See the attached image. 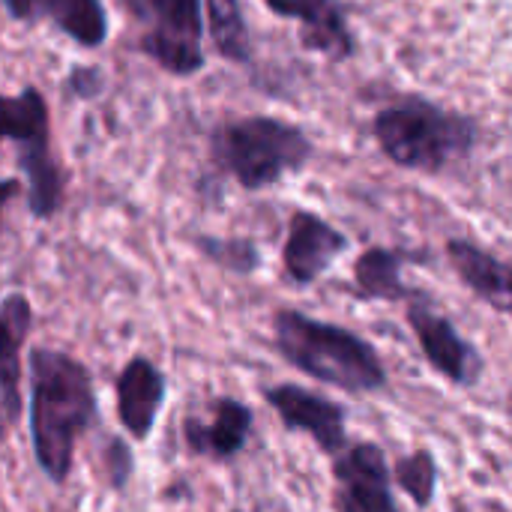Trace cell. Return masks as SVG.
Listing matches in <instances>:
<instances>
[{
    "label": "cell",
    "mask_w": 512,
    "mask_h": 512,
    "mask_svg": "<svg viewBox=\"0 0 512 512\" xmlns=\"http://www.w3.org/2000/svg\"><path fill=\"white\" fill-rule=\"evenodd\" d=\"M372 135L390 162L438 174L477 147L480 126L474 117L456 114L420 93H405L375 114Z\"/></svg>",
    "instance_id": "cell-3"
},
{
    "label": "cell",
    "mask_w": 512,
    "mask_h": 512,
    "mask_svg": "<svg viewBox=\"0 0 512 512\" xmlns=\"http://www.w3.org/2000/svg\"><path fill=\"white\" fill-rule=\"evenodd\" d=\"M210 159L240 189L261 192L288 174H300L315 159V144L297 123L252 114L216 123L210 132Z\"/></svg>",
    "instance_id": "cell-4"
},
{
    "label": "cell",
    "mask_w": 512,
    "mask_h": 512,
    "mask_svg": "<svg viewBox=\"0 0 512 512\" xmlns=\"http://www.w3.org/2000/svg\"><path fill=\"white\" fill-rule=\"evenodd\" d=\"M27 363L33 456L45 480L63 486L75 465L78 438L99 417L93 375L78 357L57 348H33Z\"/></svg>",
    "instance_id": "cell-1"
},
{
    "label": "cell",
    "mask_w": 512,
    "mask_h": 512,
    "mask_svg": "<svg viewBox=\"0 0 512 512\" xmlns=\"http://www.w3.org/2000/svg\"><path fill=\"white\" fill-rule=\"evenodd\" d=\"M21 189H24V183H21L18 177H3V180H0V210H3Z\"/></svg>",
    "instance_id": "cell-24"
},
{
    "label": "cell",
    "mask_w": 512,
    "mask_h": 512,
    "mask_svg": "<svg viewBox=\"0 0 512 512\" xmlns=\"http://www.w3.org/2000/svg\"><path fill=\"white\" fill-rule=\"evenodd\" d=\"M417 255L402 252V249H387V246H369L357 261H354V285L360 297L366 300H411L417 288H408L402 279L405 261H414Z\"/></svg>",
    "instance_id": "cell-16"
},
{
    "label": "cell",
    "mask_w": 512,
    "mask_h": 512,
    "mask_svg": "<svg viewBox=\"0 0 512 512\" xmlns=\"http://www.w3.org/2000/svg\"><path fill=\"white\" fill-rule=\"evenodd\" d=\"M408 324L423 348V357L429 360V366L447 378L450 384L456 387H477L483 381V372H486V360L483 354L474 348V342H468L456 324L435 309L432 297L417 291L411 300H408Z\"/></svg>",
    "instance_id": "cell-7"
},
{
    "label": "cell",
    "mask_w": 512,
    "mask_h": 512,
    "mask_svg": "<svg viewBox=\"0 0 512 512\" xmlns=\"http://www.w3.org/2000/svg\"><path fill=\"white\" fill-rule=\"evenodd\" d=\"M447 258L456 270V276L495 312L507 315L512 309V273L510 264L492 255L489 249L453 237L447 240Z\"/></svg>",
    "instance_id": "cell-15"
},
{
    "label": "cell",
    "mask_w": 512,
    "mask_h": 512,
    "mask_svg": "<svg viewBox=\"0 0 512 512\" xmlns=\"http://www.w3.org/2000/svg\"><path fill=\"white\" fill-rule=\"evenodd\" d=\"M396 486L420 507L429 510L435 504L438 495V462L429 450H417L411 456L396 459V465L390 468Z\"/></svg>",
    "instance_id": "cell-19"
},
{
    "label": "cell",
    "mask_w": 512,
    "mask_h": 512,
    "mask_svg": "<svg viewBox=\"0 0 512 512\" xmlns=\"http://www.w3.org/2000/svg\"><path fill=\"white\" fill-rule=\"evenodd\" d=\"M18 147V168L27 177V210L51 219L63 207V171L51 153L48 102L39 87L27 84L18 96H0V141Z\"/></svg>",
    "instance_id": "cell-5"
},
{
    "label": "cell",
    "mask_w": 512,
    "mask_h": 512,
    "mask_svg": "<svg viewBox=\"0 0 512 512\" xmlns=\"http://www.w3.org/2000/svg\"><path fill=\"white\" fill-rule=\"evenodd\" d=\"M264 399L279 414L288 432L309 435L321 447V453L336 456L348 447V408L345 405L321 393H312L300 384L267 387Z\"/></svg>",
    "instance_id": "cell-9"
},
{
    "label": "cell",
    "mask_w": 512,
    "mask_h": 512,
    "mask_svg": "<svg viewBox=\"0 0 512 512\" xmlns=\"http://www.w3.org/2000/svg\"><path fill=\"white\" fill-rule=\"evenodd\" d=\"M336 510L339 512H402L393 495V474L387 453L360 441L333 456Z\"/></svg>",
    "instance_id": "cell-8"
},
{
    "label": "cell",
    "mask_w": 512,
    "mask_h": 512,
    "mask_svg": "<svg viewBox=\"0 0 512 512\" xmlns=\"http://www.w3.org/2000/svg\"><path fill=\"white\" fill-rule=\"evenodd\" d=\"M102 471H105V483L111 492H123L129 486L135 474V453L123 438L108 435L102 441Z\"/></svg>",
    "instance_id": "cell-21"
},
{
    "label": "cell",
    "mask_w": 512,
    "mask_h": 512,
    "mask_svg": "<svg viewBox=\"0 0 512 512\" xmlns=\"http://www.w3.org/2000/svg\"><path fill=\"white\" fill-rule=\"evenodd\" d=\"M198 249L216 267L237 276H252L261 267V249L249 237H198Z\"/></svg>",
    "instance_id": "cell-20"
},
{
    "label": "cell",
    "mask_w": 512,
    "mask_h": 512,
    "mask_svg": "<svg viewBox=\"0 0 512 512\" xmlns=\"http://www.w3.org/2000/svg\"><path fill=\"white\" fill-rule=\"evenodd\" d=\"M168 399L165 372L147 360L132 357L117 375V420L132 441H147Z\"/></svg>",
    "instance_id": "cell-13"
},
{
    "label": "cell",
    "mask_w": 512,
    "mask_h": 512,
    "mask_svg": "<svg viewBox=\"0 0 512 512\" xmlns=\"http://www.w3.org/2000/svg\"><path fill=\"white\" fill-rule=\"evenodd\" d=\"M252 429H255V411L237 399L222 396L213 405L210 423L198 417L183 420V441L192 456H201L210 462H231L246 450Z\"/></svg>",
    "instance_id": "cell-14"
},
{
    "label": "cell",
    "mask_w": 512,
    "mask_h": 512,
    "mask_svg": "<svg viewBox=\"0 0 512 512\" xmlns=\"http://www.w3.org/2000/svg\"><path fill=\"white\" fill-rule=\"evenodd\" d=\"M39 6H42V0H0V9L12 21H24V24L39 21Z\"/></svg>",
    "instance_id": "cell-23"
},
{
    "label": "cell",
    "mask_w": 512,
    "mask_h": 512,
    "mask_svg": "<svg viewBox=\"0 0 512 512\" xmlns=\"http://www.w3.org/2000/svg\"><path fill=\"white\" fill-rule=\"evenodd\" d=\"M273 342L288 366L342 393L369 396L387 387V369L375 345L339 324L309 318L300 309H279Z\"/></svg>",
    "instance_id": "cell-2"
},
{
    "label": "cell",
    "mask_w": 512,
    "mask_h": 512,
    "mask_svg": "<svg viewBox=\"0 0 512 512\" xmlns=\"http://www.w3.org/2000/svg\"><path fill=\"white\" fill-rule=\"evenodd\" d=\"M42 18L81 48H99L108 39V9L102 0H42Z\"/></svg>",
    "instance_id": "cell-17"
},
{
    "label": "cell",
    "mask_w": 512,
    "mask_h": 512,
    "mask_svg": "<svg viewBox=\"0 0 512 512\" xmlns=\"http://www.w3.org/2000/svg\"><path fill=\"white\" fill-rule=\"evenodd\" d=\"M234 512H240V510H234Z\"/></svg>",
    "instance_id": "cell-25"
},
{
    "label": "cell",
    "mask_w": 512,
    "mask_h": 512,
    "mask_svg": "<svg viewBox=\"0 0 512 512\" xmlns=\"http://www.w3.org/2000/svg\"><path fill=\"white\" fill-rule=\"evenodd\" d=\"M351 240L312 210H294L288 222V237L282 246V267L291 285H315L345 252Z\"/></svg>",
    "instance_id": "cell-10"
},
{
    "label": "cell",
    "mask_w": 512,
    "mask_h": 512,
    "mask_svg": "<svg viewBox=\"0 0 512 512\" xmlns=\"http://www.w3.org/2000/svg\"><path fill=\"white\" fill-rule=\"evenodd\" d=\"M264 6L279 18L300 21V42L306 51L336 63L357 54V36L342 0H264Z\"/></svg>",
    "instance_id": "cell-11"
},
{
    "label": "cell",
    "mask_w": 512,
    "mask_h": 512,
    "mask_svg": "<svg viewBox=\"0 0 512 512\" xmlns=\"http://www.w3.org/2000/svg\"><path fill=\"white\" fill-rule=\"evenodd\" d=\"M204 3H207V30L216 51L231 63H249L252 39L240 0H204Z\"/></svg>",
    "instance_id": "cell-18"
},
{
    "label": "cell",
    "mask_w": 512,
    "mask_h": 512,
    "mask_svg": "<svg viewBox=\"0 0 512 512\" xmlns=\"http://www.w3.org/2000/svg\"><path fill=\"white\" fill-rule=\"evenodd\" d=\"M123 6L147 24L138 48L159 69L177 78H189L204 69L201 0H123Z\"/></svg>",
    "instance_id": "cell-6"
},
{
    "label": "cell",
    "mask_w": 512,
    "mask_h": 512,
    "mask_svg": "<svg viewBox=\"0 0 512 512\" xmlns=\"http://www.w3.org/2000/svg\"><path fill=\"white\" fill-rule=\"evenodd\" d=\"M33 330V306L21 291L0 300V444L21 417V348Z\"/></svg>",
    "instance_id": "cell-12"
},
{
    "label": "cell",
    "mask_w": 512,
    "mask_h": 512,
    "mask_svg": "<svg viewBox=\"0 0 512 512\" xmlns=\"http://www.w3.org/2000/svg\"><path fill=\"white\" fill-rule=\"evenodd\" d=\"M102 69L99 66H72L66 75V90L78 99H93L102 93Z\"/></svg>",
    "instance_id": "cell-22"
}]
</instances>
